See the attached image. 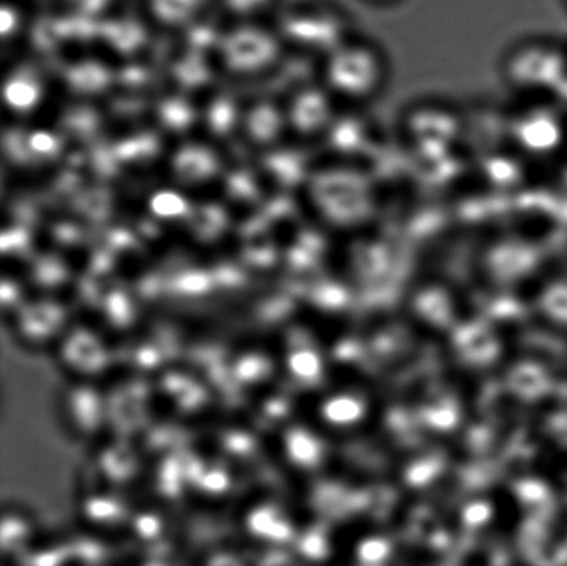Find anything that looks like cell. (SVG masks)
I'll return each mask as SVG.
<instances>
[{"instance_id":"obj_5","label":"cell","mask_w":567,"mask_h":566,"mask_svg":"<svg viewBox=\"0 0 567 566\" xmlns=\"http://www.w3.org/2000/svg\"><path fill=\"white\" fill-rule=\"evenodd\" d=\"M153 207L155 213L159 215H179L185 210V202L181 197L175 196V194L166 193L161 194V196L154 199Z\"/></svg>"},{"instance_id":"obj_2","label":"cell","mask_w":567,"mask_h":566,"mask_svg":"<svg viewBox=\"0 0 567 566\" xmlns=\"http://www.w3.org/2000/svg\"><path fill=\"white\" fill-rule=\"evenodd\" d=\"M567 54L557 44L529 41L518 44L505 55L503 75L516 91L537 92L551 88L566 75Z\"/></svg>"},{"instance_id":"obj_1","label":"cell","mask_w":567,"mask_h":566,"mask_svg":"<svg viewBox=\"0 0 567 566\" xmlns=\"http://www.w3.org/2000/svg\"><path fill=\"white\" fill-rule=\"evenodd\" d=\"M391 64L377 43L361 38H343L333 44L326 64L328 91L344 104L374 102L388 86Z\"/></svg>"},{"instance_id":"obj_4","label":"cell","mask_w":567,"mask_h":566,"mask_svg":"<svg viewBox=\"0 0 567 566\" xmlns=\"http://www.w3.org/2000/svg\"><path fill=\"white\" fill-rule=\"evenodd\" d=\"M6 96H8L9 102L17 105V107H28V105L35 102L38 92L35 86H32L31 83L14 81L6 89Z\"/></svg>"},{"instance_id":"obj_3","label":"cell","mask_w":567,"mask_h":566,"mask_svg":"<svg viewBox=\"0 0 567 566\" xmlns=\"http://www.w3.org/2000/svg\"><path fill=\"white\" fill-rule=\"evenodd\" d=\"M330 114L328 100L320 93L306 94L297 107V124L302 130H315V127L326 124Z\"/></svg>"},{"instance_id":"obj_7","label":"cell","mask_w":567,"mask_h":566,"mask_svg":"<svg viewBox=\"0 0 567 566\" xmlns=\"http://www.w3.org/2000/svg\"><path fill=\"white\" fill-rule=\"evenodd\" d=\"M566 3H567V0H566Z\"/></svg>"},{"instance_id":"obj_6","label":"cell","mask_w":567,"mask_h":566,"mask_svg":"<svg viewBox=\"0 0 567 566\" xmlns=\"http://www.w3.org/2000/svg\"><path fill=\"white\" fill-rule=\"evenodd\" d=\"M371 2H375V3H391V2H394V0H371Z\"/></svg>"}]
</instances>
